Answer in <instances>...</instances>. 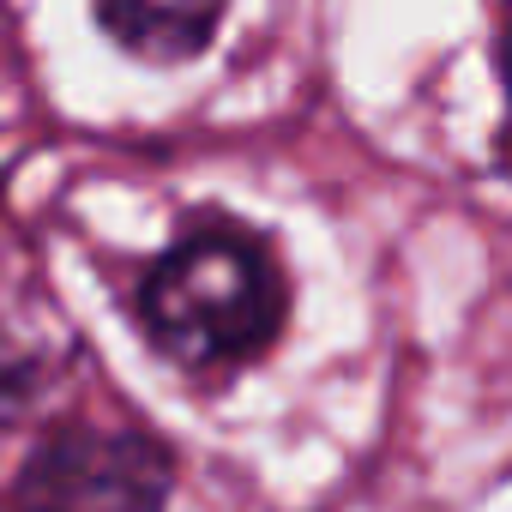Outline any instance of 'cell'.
I'll return each mask as SVG.
<instances>
[{"mask_svg":"<svg viewBox=\"0 0 512 512\" xmlns=\"http://www.w3.org/2000/svg\"><path fill=\"white\" fill-rule=\"evenodd\" d=\"M175 494V458L145 428H91L67 422L43 434L25 458L19 506L25 512H163Z\"/></svg>","mask_w":512,"mask_h":512,"instance_id":"7a4b0ae2","label":"cell"},{"mask_svg":"<svg viewBox=\"0 0 512 512\" xmlns=\"http://www.w3.org/2000/svg\"><path fill=\"white\" fill-rule=\"evenodd\" d=\"M97 25L139 61H193L211 31L223 25V7H97Z\"/></svg>","mask_w":512,"mask_h":512,"instance_id":"3957f363","label":"cell"},{"mask_svg":"<svg viewBox=\"0 0 512 512\" xmlns=\"http://www.w3.org/2000/svg\"><path fill=\"white\" fill-rule=\"evenodd\" d=\"M284 278L260 235L205 223L181 235L139 284V320L181 368H241L284 332Z\"/></svg>","mask_w":512,"mask_h":512,"instance_id":"6da1fadb","label":"cell"}]
</instances>
